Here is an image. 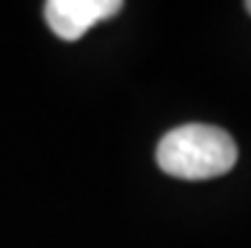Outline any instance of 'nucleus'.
Instances as JSON below:
<instances>
[{
    "mask_svg": "<svg viewBox=\"0 0 251 248\" xmlns=\"http://www.w3.org/2000/svg\"><path fill=\"white\" fill-rule=\"evenodd\" d=\"M157 167L180 180H211L231 172L239 159L228 132L208 124L175 127L157 142Z\"/></svg>",
    "mask_w": 251,
    "mask_h": 248,
    "instance_id": "nucleus-1",
    "label": "nucleus"
},
{
    "mask_svg": "<svg viewBox=\"0 0 251 248\" xmlns=\"http://www.w3.org/2000/svg\"><path fill=\"white\" fill-rule=\"evenodd\" d=\"M120 10V0H49L43 5V16L61 41H79L89 28Z\"/></svg>",
    "mask_w": 251,
    "mask_h": 248,
    "instance_id": "nucleus-2",
    "label": "nucleus"
},
{
    "mask_svg": "<svg viewBox=\"0 0 251 248\" xmlns=\"http://www.w3.org/2000/svg\"><path fill=\"white\" fill-rule=\"evenodd\" d=\"M246 10H249V16H251V0H249V3H246Z\"/></svg>",
    "mask_w": 251,
    "mask_h": 248,
    "instance_id": "nucleus-3",
    "label": "nucleus"
}]
</instances>
